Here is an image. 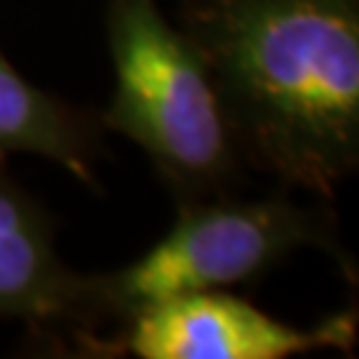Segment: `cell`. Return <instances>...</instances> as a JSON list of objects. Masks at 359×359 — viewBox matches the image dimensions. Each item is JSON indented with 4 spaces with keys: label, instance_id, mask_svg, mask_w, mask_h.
Instances as JSON below:
<instances>
[{
    "label": "cell",
    "instance_id": "3957f363",
    "mask_svg": "<svg viewBox=\"0 0 359 359\" xmlns=\"http://www.w3.org/2000/svg\"><path fill=\"white\" fill-rule=\"evenodd\" d=\"M304 248H320L341 266H351L333 218L285 194L237 200L226 192L179 203L173 226L128 266L80 274L83 333L77 344L104 322H126L168 298L253 285Z\"/></svg>",
    "mask_w": 359,
    "mask_h": 359
},
{
    "label": "cell",
    "instance_id": "8992f818",
    "mask_svg": "<svg viewBox=\"0 0 359 359\" xmlns=\"http://www.w3.org/2000/svg\"><path fill=\"white\" fill-rule=\"evenodd\" d=\"M13 154L51 160L93 189L102 123L29 83L0 51V163Z\"/></svg>",
    "mask_w": 359,
    "mask_h": 359
},
{
    "label": "cell",
    "instance_id": "277c9868",
    "mask_svg": "<svg viewBox=\"0 0 359 359\" xmlns=\"http://www.w3.org/2000/svg\"><path fill=\"white\" fill-rule=\"evenodd\" d=\"M359 320L348 309L298 327L229 290H205L139 309L120 322L117 341H90L88 354H128L136 359H290L322 348L351 354Z\"/></svg>",
    "mask_w": 359,
    "mask_h": 359
},
{
    "label": "cell",
    "instance_id": "6da1fadb",
    "mask_svg": "<svg viewBox=\"0 0 359 359\" xmlns=\"http://www.w3.org/2000/svg\"><path fill=\"white\" fill-rule=\"evenodd\" d=\"M245 165L333 197L359 165V0H184Z\"/></svg>",
    "mask_w": 359,
    "mask_h": 359
},
{
    "label": "cell",
    "instance_id": "7a4b0ae2",
    "mask_svg": "<svg viewBox=\"0 0 359 359\" xmlns=\"http://www.w3.org/2000/svg\"><path fill=\"white\" fill-rule=\"evenodd\" d=\"M115 88L99 115L142 149L176 203L226 194L245 160L200 51L157 0H109Z\"/></svg>",
    "mask_w": 359,
    "mask_h": 359
},
{
    "label": "cell",
    "instance_id": "5b68a950",
    "mask_svg": "<svg viewBox=\"0 0 359 359\" xmlns=\"http://www.w3.org/2000/svg\"><path fill=\"white\" fill-rule=\"evenodd\" d=\"M0 320L83 333L80 274L56 248V221L0 163Z\"/></svg>",
    "mask_w": 359,
    "mask_h": 359
}]
</instances>
